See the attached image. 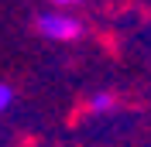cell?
Returning a JSON list of instances; mask_svg holds the SVG:
<instances>
[{
	"label": "cell",
	"mask_w": 151,
	"mask_h": 147,
	"mask_svg": "<svg viewBox=\"0 0 151 147\" xmlns=\"http://www.w3.org/2000/svg\"><path fill=\"white\" fill-rule=\"evenodd\" d=\"M38 34L48 41H76L83 34V24L65 10H45V14H38Z\"/></svg>",
	"instance_id": "cell-1"
},
{
	"label": "cell",
	"mask_w": 151,
	"mask_h": 147,
	"mask_svg": "<svg viewBox=\"0 0 151 147\" xmlns=\"http://www.w3.org/2000/svg\"><path fill=\"white\" fill-rule=\"evenodd\" d=\"M10 103H14V89H10L7 82H0V113H7Z\"/></svg>",
	"instance_id": "cell-3"
},
{
	"label": "cell",
	"mask_w": 151,
	"mask_h": 147,
	"mask_svg": "<svg viewBox=\"0 0 151 147\" xmlns=\"http://www.w3.org/2000/svg\"><path fill=\"white\" fill-rule=\"evenodd\" d=\"M55 4V10H62V7H72V4H83V0H52Z\"/></svg>",
	"instance_id": "cell-4"
},
{
	"label": "cell",
	"mask_w": 151,
	"mask_h": 147,
	"mask_svg": "<svg viewBox=\"0 0 151 147\" xmlns=\"http://www.w3.org/2000/svg\"><path fill=\"white\" fill-rule=\"evenodd\" d=\"M117 106V96L113 92H93L89 96V113H110Z\"/></svg>",
	"instance_id": "cell-2"
}]
</instances>
